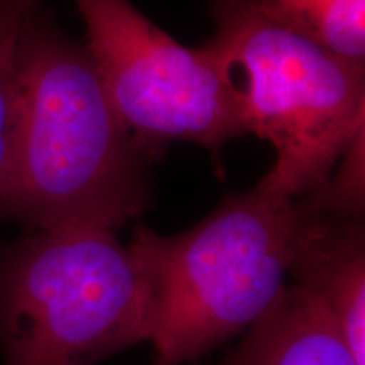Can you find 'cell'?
<instances>
[{
  "instance_id": "obj_1",
  "label": "cell",
  "mask_w": 365,
  "mask_h": 365,
  "mask_svg": "<svg viewBox=\"0 0 365 365\" xmlns=\"http://www.w3.org/2000/svg\"><path fill=\"white\" fill-rule=\"evenodd\" d=\"M153 158L118 115L88 51L31 17L17 51L0 218L29 232L65 223L117 230L148 208Z\"/></svg>"
},
{
  "instance_id": "obj_2",
  "label": "cell",
  "mask_w": 365,
  "mask_h": 365,
  "mask_svg": "<svg viewBox=\"0 0 365 365\" xmlns=\"http://www.w3.org/2000/svg\"><path fill=\"white\" fill-rule=\"evenodd\" d=\"M303 212L262 178L178 235L137 225L154 365L195 362L262 318L286 289Z\"/></svg>"
},
{
  "instance_id": "obj_3",
  "label": "cell",
  "mask_w": 365,
  "mask_h": 365,
  "mask_svg": "<svg viewBox=\"0 0 365 365\" xmlns=\"http://www.w3.org/2000/svg\"><path fill=\"white\" fill-rule=\"evenodd\" d=\"M207 46L239 91L245 134L276 150L266 180L293 198L317 193L364 137V66L294 31L257 0H213Z\"/></svg>"
},
{
  "instance_id": "obj_4",
  "label": "cell",
  "mask_w": 365,
  "mask_h": 365,
  "mask_svg": "<svg viewBox=\"0 0 365 365\" xmlns=\"http://www.w3.org/2000/svg\"><path fill=\"white\" fill-rule=\"evenodd\" d=\"M148 340V287L115 230L65 223L0 247L6 365H95Z\"/></svg>"
},
{
  "instance_id": "obj_5",
  "label": "cell",
  "mask_w": 365,
  "mask_h": 365,
  "mask_svg": "<svg viewBox=\"0 0 365 365\" xmlns=\"http://www.w3.org/2000/svg\"><path fill=\"white\" fill-rule=\"evenodd\" d=\"M91 61L124 124L144 148L190 140L218 149L244 135L230 73L208 48L178 43L129 0H75Z\"/></svg>"
},
{
  "instance_id": "obj_6",
  "label": "cell",
  "mask_w": 365,
  "mask_h": 365,
  "mask_svg": "<svg viewBox=\"0 0 365 365\" xmlns=\"http://www.w3.org/2000/svg\"><path fill=\"white\" fill-rule=\"evenodd\" d=\"M299 203V202H298ZM296 239L289 276L325 304L357 360H364L365 232L362 217L309 212Z\"/></svg>"
},
{
  "instance_id": "obj_7",
  "label": "cell",
  "mask_w": 365,
  "mask_h": 365,
  "mask_svg": "<svg viewBox=\"0 0 365 365\" xmlns=\"http://www.w3.org/2000/svg\"><path fill=\"white\" fill-rule=\"evenodd\" d=\"M217 365H359L325 304L298 284L287 286Z\"/></svg>"
},
{
  "instance_id": "obj_8",
  "label": "cell",
  "mask_w": 365,
  "mask_h": 365,
  "mask_svg": "<svg viewBox=\"0 0 365 365\" xmlns=\"http://www.w3.org/2000/svg\"><path fill=\"white\" fill-rule=\"evenodd\" d=\"M294 31L364 66L365 0H257Z\"/></svg>"
},
{
  "instance_id": "obj_9",
  "label": "cell",
  "mask_w": 365,
  "mask_h": 365,
  "mask_svg": "<svg viewBox=\"0 0 365 365\" xmlns=\"http://www.w3.org/2000/svg\"><path fill=\"white\" fill-rule=\"evenodd\" d=\"M38 0H0V178L6 168L16 103L17 51Z\"/></svg>"
}]
</instances>
